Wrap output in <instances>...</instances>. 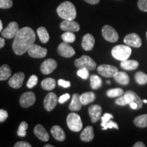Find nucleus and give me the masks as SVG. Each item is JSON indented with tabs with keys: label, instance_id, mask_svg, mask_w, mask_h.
Masks as SVG:
<instances>
[{
	"label": "nucleus",
	"instance_id": "obj_1",
	"mask_svg": "<svg viewBox=\"0 0 147 147\" xmlns=\"http://www.w3.org/2000/svg\"><path fill=\"white\" fill-rule=\"evenodd\" d=\"M36 41V34L32 28L25 27L20 29L14 37L12 49L16 55H22L27 52Z\"/></svg>",
	"mask_w": 147,
	"mask_h": 147
},
{
	"label": "nucleus",
	"instance_id": "obj_2",
	"mask_svg": "<svg viewBox=\"0 0 147 147\" xmlns=\"http://www.w3.org/2000/svg\"><path fill=\"white\" fill-rule=\"evenodd\" d=\"M58 15L63 20H74L76 17V10L70 1H64L57 8Z\"/></svg>",
	"mask_w": 147,
	"mask_h": 147
},
{
	"label": "nucleus",
	"instance_id": "obj_3",
	"mask_svg": "<svg viewBox=\"0 0 147 147\" xmlns=\"http://www.w3.org/2000/svg\"><path fill=\"white\" fill-rule=\"evenodd\" d=\"M131 55V49L127 45H117L112 49L113 57L121 61L128 59Z\"/></svg>",
	"mask_w": 147,
	"mask_h": 147
},
{
	"label": "nucleus",
	"instance_id": "obj_4",
	"mask_svg": "<svg viewBox=\"0 0 147 147\" xmlns=\"http://www.w3.org/2000/svg\"><path fill=\"white\" fill-rule=\"evenodd\" d=\"M67 125L71 131L78 132L82 129V123L80 117L77 113H71L67 115Z\"/></svg>",
	"mask_w": 147,
	"mask_h": 147
},
{
	"label": "nucleus",
	"instance_id": "obj_5",
	"mask_svg": "<svg viewBox=\"0 0 147 147\" xmlns=\"http://www.w3.org/2000/svg\"><path fill=\"white\" fill-rule=\"evenodd\" d=\"M74 64L79 69L87 68L89 71H92L96 68V63L95 61L87 55H82L81 57L75 60Z\"/></svg>",
	"mask_w": 147,
	"mask_h": 147
},
{
	"label": "nucleus",
	"instance_id": "obj_6",
	"mask_svg": "<svg viewBox=\"0 0 147 147\" xmlns=\"http://www.w3.org/2000/svg\"><path fill=\"white\" fill-rule=\"evenodd\" d=\"M102 33L103 37L106 41L110 42H116L118 41L119 34L113 27L110 25H104L102 28Z\"/></svg>",
	"mask_w": 147,
	"mask_h": 147
},
{
	"label": "nucleus",
	"instance_id": "obj_7",
	"mask_svg": "<svg viewBox=\"0 0 147 147\" xmlns=\"http://www.w3.org/2000/svg\"><path fill=\"white\" fill-rule=\"evenodd\" d=\"M19 27H18V23L16 22L12 21L8 24V25L4 29H3L1 32V35L3 38H7V39H11L14 38L17 34L18 31H19Z\"/></svg>",
	"mask_w": 147,
	"mask_h": 147
},
{
	"label": "nucleus",
	"instance_id": "obj_8",
	"mask_svg": "<svg viewBox=\"0 0 147 147\" xmlns=\"http://www.w3.org/2000/svg\"><path fill=\"white\" fill-rule=\"evenodd\" d=\"M118 71V68L116 67L115 66L108 65V64H102L97 67L98 73L102 76L106 77V78L114 77Z\"/></svg>",
	"mask_w": 147,
	"mask_h": 147
},
{
	"label": "nucleus",
	"instance_id": "obj_9",
	"mask_svg": "<svg viewBox=\"0 0 147 147\" xmlns=\"http://www.w3.org/2000/svg\"><path fill=\"white\" fill-rule=\"evenodd\" d=\"M36 102V95L33 92L29 91L23 93L20 98V104L23 108H29L34 105Z\"/></svg>",
	"mask_w": 147,
	"mask_h": 147
},
{
	"label": "nucleus",
	"instance_id": "obj_10",
	"mask_svg": "<svg viewBox=\"0 0 147 147\" xmlns=\"http://www.w3.org/2000/svg\"><path fill=\"white\" fill-rule=\"evenodd\" d=\"M57 52L61 56L65 58H69L75 55V51L69 43L67 42H62L57 48Z\"/></svg>",
	"mask_w": 147,
	"mask_h": 147
},
{
	"label": "nucleus",
	"instance_id": "obj_11",
	"mask_svg": "<svg viewBox=\"0 0 147 147\" xmlns=\"http://www.w3.org/2000/svg\"><path fill=\"white\" fill-rule=\"evenodd\" d=\"M27 53L33 58H43L47 54V49L34 44L29 48Z\"/></svg>",
	"mask_w": 147,
	"mask_h": 147
},
{
	"label": "nucleus",
	"instance_id": "obj_12",
	"mask_svg": "<svg viewBox=\"0 0 147 147\" xmlns=\"http://www.w3.org/2000/svg\"><path fill=\"white\" fill-rule=\"evenodd\" d=\"M58 102L59 100L56 94L55 93H53V92L49 93L45 97V100H44V106H45V109L49 112L52 111L56 107Z\"/></svg>",
	"mask_w": 147,
	"mask_h": 147
},
{
	"label": "nucleus",
	"instance_id": "obj_13",
	"mask_svg": "<svg viewBox=\"0 0 147 147\" xmlns=\"http://www.w3.org/2000/svg\"><path fill=\"white\" fill-rule=\"evenodd\" d=\"M124 42L126 45L130 47L139 48L142 45V40L137 34L132 33L125 37Z\"/></svg>",
	"mask_w": 147,
	"mask_h": 147
},
{
	"label": "nucleus",
	"instance_id": "obj_14",
	"mask_svg": "<svg viewBox=\"0 0 147 147\" xmlns=\"http://www.w3.org/2000/svg\"><path fill=\"white\" fill-rule=\"evenodd\" d=\"M60 28L65 32L74 33L80 30V25L74 20H63L60 24Z\"/></svg>",
	"mask_w": 147,
	"mask_h": 147
},
{
	"label": "nucleus",
	"instance_id": "obj_15",
	"mask_svg": "<svg viewBox=\"0 0 147 147\" xmlns=\"http://www.w3.org/2000/svg\"><path fill=\"white\" fill-rule=\"evenodd\" d=\"M24 79H25V74L23 72L16 73L9 79L8 84L10 87L14 89H19L22 87Z\"/></svg>",
	"mask_w": 147,
	"mask_h": 147
},
{
	"label": "nucleus",
	"instance_id": "obj_16",
	"mask_svg": "<svg viewBox=\"0 0 147 147\" xmlns=\"http://www.w3.org/2000/svg\"><path fill=\"white\" fill-rule=\"evenodd\" d=\"M57 63L53 59H48L42 63L40 70L44 74H49L57 68Z\"/></svg>",
	"mask_w": 147,
	"mask_h": 147
},
{
	"label": "nucleus",
	"instance_id": "obj_17",
	"mask_svg": "<svg viewBox=\"0 0 147 147\" xmlns=\"http://www.w3.org/2000/svg\"><path fill=\"white\" fill-rule=\"evenodd\" d=\"M123 96L127 104H129L131 102H135L136 103L138 106L139 110L142 108L143 100H141L140 97L135 92L132 91H127L124 93Z\"/></svg>",
	"mask_w": 147,
	"mask_h": 147
},
{
	"label": "nucleus",
	"instance_id": "obj_18",
	"mask_svg": "<svg viewBox=\"0 0 147 147\" xmlns=\"http://www.w3.org/2000/svg\"><path fill=\"white\" fill-rule=\"evenodd\" d=\"M102 108L99 105H91L89 108V114L92 123H95L102 118Z\"/></svg>",
	"mask_w": 147,
	"mask_h": 147
},
{
	"label": "nucleus",
	"instance_id": "obj_19",
	"mask_svg": "<svg viewBox=\"0 0 147 147\" xmlns=\"http://www.w3.org/2000/svg\"><path fill=\"white\" fill-rule=\"evenodd\" d=\"M95 45V38L93 35L87 34L83 36L82 40V47L84 51H89L93 49Z\"/></svg>",
	"mask_w": 147,
	"mask_h": 147
},
{
	"label": "nucleus",
	"instance_id": "obj_20",
	"mask_svg": "<svg viewBox=\"0 0 147 147\" xmlns=\"http://www.w3.org/2000/svg\"><path fill=\"white\" fill-rule=\"evenodd\" d=\"M34 134L42 141L47 142L49 140V135L42 125H37L34 128Z\"/></svg>",
	"mask_w": 147,
	"mask_h": 147
},
{
	"label": "nucleus",
	"instance_id": "obj_21",
	"mask_svg": "<svg viewBox=\"0 0 147 147\" xmlns=\"http://www.w3.org/2000/svg\"><path fill=\"white\" fill-rule=\"evenodd\" d=\"M51 134L59 142H63L65 139V134L63 129L59 125H55L51 128Z\"/></svg>",
	"mask_w": 147,
	"mask_h": 147
},
{
	"label": "nucleus",
	"instance_id": "obj_22",
	"mask_svg": "<svg viewBox=\"0 0 147 147\" xmlns=\"http://www.w3.org/2000/svg\"><path fill=\"white\" fill-rule=\"evenodd\" d=\"M93 138H94V132H93V127L91 126L86 127L80 134V139L85 142L91 141Z\"/></svg>",
	"mask_w": 147,
	"mask_h": 147
},
{
	"label": "nucleus",
	"instance_id": "obj_23",
	"mask_svg": "<svg viewBox=\"0 0 147 147\" xmlns=\"http://www.w3.org/2000/svg\"><path fill=\"white\" fill-rule=\"evenodd\" d=\"M82 103L80 100V95L74 93L72 96V100L69 106V110L71 111H78L82 108Z\"/></svg>",
	"mask_w": 147,
	"mask_h": 147
},
{
	"label": "nucleus",
	"instance_id": "obj_24",
	"mask_svg": "<svg viewBox=\"0 0 147 147\" xmlns=\"http://www.w3.org/2000/svg\"><path fill=\"white\" fill-rule=\"evenodd\" d=\"M113 78L118 83L122 84V85H127L129 82V77L127 74L123 72V71H118Z\"/></svg>",
	"mask_w": 147,
	"mask_h": 147
},
{
	"label": "nucleus",
	"instance_id": "obj_25",
	"mask_svg": "<svg viewBox=\"0 0 147 147\" xmlns=\"http://www.w3.org/2000/svg\"><path fill=\"white\" fill-rule=\"evenodd\" d=\"M139 63L135 60H125L121 61V67L125 70H134L138 67Z\"/></svg>",
	"mask_w": 147,
	"mask_h": 147
},
{
	"label": "nucleus",
	"instance_id": "obj_26",
	"mask_svg": "<svg viewBox=\"0 0 147 147\" xmlns=\"http://www.w3.org/2000/svg\"><path fill=\"white\" fill-rule=\"evenodd\" d=\"M80 100L82 105H87L94 102L95 100V94L93 92H87L80 95Z\"/></svg>",
	"mask_w": 147,
	"mask_h": 147
},
{
	"label": "nucleus",
	"instance_id": "obj_27",
	"mask_svg": "<svg viewBox=\"0 0 147 147\" xmlns=\"http://www.w3.org/2000/svg\"><path fill=\"white\" fill-rule=\"evenodd\" d=\"M12 71L10 66L6 64L1 65L0 67V81L6 80L10 78Z\"/></svg>",
	"mask_w": 147,
	"mask_h": 147
},
{
	"label": "nucleus",
	"instance_id": "obj_28",
	"mask_svg": "<svg viewBox=\"0 0 147 147\" xmlns=\"http://www.w3.org/2000/svg\"><path fill=\"white\" fill-rule=\"evenodd\" d=\"M42 88L43 89L47 90V91H51L55 89L56 86V81L55 79L51 78H47L44 79L41 82Z\"/></svg>",
	"mask_w": 147,
	"mask_h": 147
},
{
	"label": "nucleus",
	"instance_id": "obj_29",
	"mask_svg": "<svg viewBox=\"0 0 147 147\" xmlns=\"http://www.w3.org/2000/svg\"><path fill=\"white\" fill-rule=\"evenodd\" d=\"M37 34H38V36L39 37L40 41H41L42 43L45 44L49 42V34L48 33L47 29L44 27H40L37 30Z\"/></svg>",
	"mask_w": 147,
	"mask_h": 147
},
{
	"label": "nucleus",
	"instance_id": "obj_30",
	"mask_svg": "<svg viewBox=\"0 0 147 147\" xmlns=\"http://www.w3.org/2000/svg\"><path fill=\"white\" fill-rule=\"evenodd\" d=\"M134 124L140 128H144L147 127V114L140 115L136 117L134 120Z\"/></svg>",
	"mask_w": 147,
	"mask_h": 147
},
{
	"label": "nucleus",
	"instance_id": "obj_31",
	"mask_svg": "<svg viewBox=\"0 0 147 147\" xmlns=\"http://www.w3.org/2000/svg\"><path fill=\"white\" fill-rule=\"evenodd\" d=\"M91 87L93 89H98L102 86V80L97 75H92L90 77Z\"/></svg>",
	"mask_w": 147,
	"mask_h": 147
},
{
	"label": "nucleus",
	"instance_id": "obj_32",
	"mask_svg": "<svg viewBox=\"0 0 147 147\" xmlns=\"http://www.w3.org/2000/svg\"><path fill=\"white\" fill-rule=\"evenodd\" d=\"M135 80L140 85H144L147 83V74L142 71H138L135 75Z\"/></svg>",
	"mask_w": 147,
	"mask_h": 147
},
{
	"label": "nucleus",
	"instance_id": "obj_33",
	"mask_svg": "<svg viewBox=\"0 0 147 147\" xmlns=\"http://www.w3.org/2000/svg\"><path fill=\"white\" fill-rule=\"evenodd\" d=\"M124 94L123 90L121 88H115V89H109L106 92V95L109 97H120Z\"/></svg>",
	"mask_w": 147,
	"mask_h": 147
},
{
	"label": "nucleus",
	"instance_id": "obj_34",
	"mask_svg": "<svg viewBox=\"0 0 147 147\" xmlns=\"http://www.w3.org/2000/svg\"><path fill=\"white\" fill-rule=\"evenodd\" d=\"M61 38L63 42H67V43H72L76 40V36L74 34V32H65L62 34Z\"/></svg>",
	"mask_w": 147,
	"mask_h": 147
},
{
	"label": "nucleus",
	"instance_id": "obj_35",
	"mask_svg": "<svg viewBox=\"0 0 147 147\" xmlns=\"http://www.w3.org/2000/svg\"><path fill=\"white\" fill-rule=\"evenodd\" d=\"M28 128V124L25 121H23L21 123L19 127H18L17 134L20 137H25L27 134V129Z\"/></svg>",
	"mask_w": 147,
	"mask_h": 147
},
{
	"label": "nucleus",
	"instance_id": "obj_36",
	"mask_svg": "<svg viewBox=\"0 0 147 147\" xmlns=\"http://www.w3.org/2000/svg\"><path fill=\"white\" fill-rule=\"evenodd\" d=\"M101 125L102 127L103 130H106L107 129H119V125L117 124V123L114 122L113 121H108V122L106 123H101Z\"/></svg>",
	"mask_w": 147,
	"mask_h": 147
},
{
	"label": "nucleus",
	"instance_id": "obj_37",
	"mask_svg": "<svg viewBox=\"0 0 147 147\" xmlns=\"http://www.w3.org/2000/svg\"><path fill=\"white\" fill-rule=\"evenodd\" d=\"M89 69L87 68H80L77 71V75L84 80H87L89 77Z\"/></svg>",
	"mask_w": 147,
	"mask_h": 147
},
{
	"label": "nucleus",
	"instance_id": "obj_38",
	"mask_svg": "<svg viewBox=\"0 0 147 147\" xmlns=\"http://www.w3.org/2000/svg\"><path fill=\"white\" fill-rule=\"evenodd\" d=\"M38 78L36 75H32L30 78H29L28 81H27V87L29 88V89H32V88H34L35 86L36 85L37 83H38Z\"/></svg>",
	"mask_w": 147,
	"mask_h": 147
},
{
	"label": "nucleus",
	"instance_id": "obj_39",
	"mask_svg": "<svg viewBox=\"0 0 147 147\" xmlns=\"http://www.w3.org/2000/svg\"><path fill=\"white\" fill-rule=\"evenodd\" d=\"M13 5L12 0H0V8L8 9Z\"/></svg>",
	"mask_w": 147,
	"mask_h": 147
},
{
	"label": "nucleus",
	"instance_id": "obj_40",
	"mask_svg": "<svg viewBox=\"0 0 147 147\" xmlns=\"http://www.w3.org/2000/svg\"><path fill=\"white\" fill-rule=\"evenodd\" d=\"M138 6L143 12H147V0H138Z\"/></svg>",
	"mask_w": 147,
	"mask_h": 147
},
{
	"label": "nucleus",
	"instance_id": "obj_41",
	"mask_svg": "<svg viewBox=\"0 0 147 147\" xmlns=\"http://www.w3.org/2000/svg\"><path fill=\"white\" fill-rule=\"evenodd\" d=\"M8 117V112L6 110L1 109L0 110V123H2L6 120Z\"/></svg>",
	"mask_w": 147,
	"mask_h": 147
},
{
	"label": "nucleus",
	"instance_id": "obj_42",
	"mask_svg": "<svg viewBox=\"0 0 147 147\" xmlns=\"http://www.w3.org/2000/svg\"><path fill=\"white\" fill-rule=\"evenodd\" d=\"M115 103L117 104V105H119V106H125L127 105V102L125 100V97L123 95H121V96L119 97L118 99H117V100H115Z\"/></svg>",
	"mask_w": 147,
	"mask_h": 147
},
{
	"label": "nucleus",
	"instance_id": "obj_43",
	"mask_svg": "<svg viewBox=\"0 0 147 147\" xmlns=\"http://www.w3.org/2000/svg\"><path fill=\"white\" fill-rule=\"evenodd\" d=\"M70 98V95H69V93H65V94H63L61 95L59 98V102L60 104H63L65 102H67V100Z\"/></svg>",
	"mask_w": 147,
	"mask_h": 147
},
{
	"label": "nucleus",
	"instance_id": "obj_44",
	"mask_svg": "<svg viewBox=\"0 0 147 147\" xmlns=\"http://www.w3.org/2000/svg\"><path fill=\"white\" fill-rule=\"evenodd\" d=\"M58 84L59 86H61L64 88H68L70 87V82L67 81V80H64L63 79H59L58 81Z\"/></svg>",
	"mask_w": 147,
	"mask_h": 147
},
{
	"label": "nucleus",
	"instance_id": "obj_45",
	"mask_svg": "<svg viewBox=\"0 0 147 147\" xmlns=\"http://www.w3.org/2000/svg\"><path fill=\"white\" fill-rule=\"evenodd\" d=\"M113 115H111V114L109 113H106L103 115V117H102V123H106L108 122V121H110L111 119H113Z\"/></svg>",
	"mask_w": 147,
	"mask_h": 147
},
{
	"label": "nucleus",
	"instance_id": "obj_46",
	"mask_svg": "<svg viewBox=\"0 0 147 147\" xmlns=\"http://www.w3.org/2000/svg\"><path fill=\"white\" fill-rule=\"evenodd\" d=\"M14 147H32V145L27 142L20 141V142H16V144H14Z\"/></svg>",
	"mask_w": 147,
	"mask_h": 147
},
{
	"label": "nucleus",
	"instance_id": "obj_47",
	"mask_svg": "<svg viewBox=\"0 0 147 147\" xmlns=\"http://www.w3.org/2000/svg\"><path fill=\"white\" fill-rule=\"evenodd\" d=\"M84 1H85L86 2L90 3V4L95 5L100 2V0H84Z\"/></svg>",
	"mask_w": 147,
	"mask_h": 147
},
{
	"label": "nucleus",
	"instance_id": "obj_48",
	"mask_svg": "<svg viewBox=\"0 0 147 147\" xmlns=\"http://www.w3.org/2000/svg\"><path fill=\"white\" fill-rule=\"evenodd\" d=\"M129 105L130 106V107H131V108H132V109L134 110H139V108H138V104H136V103L135 102H131L130 103Z\"/></svg>",
	"mask_w": 147,
	"mask_h": 147
},
{
	"label": "nucleus",
	"instance_id": "obj_49",
	"mask_svg": "<svg viewBox=\"0 0 147 147\" xmlns=\"http://www.w3.org/2000/svg\"><path fill=\"white\" fill-rule=\"evenodd\" d=\"M133 146L134 147H145L146 146V145L142 142H137L136 144H134Z\"/></svg>",
	"mask_w": 147,
	"mask_h": 147
},
{
	"label": "nucleus",
	"instance_id": "obj_50",
	"mask_svg": "<svg viewBox=\"0 0 147 147\" xmlns=\"http://www.w3.org/2000/svg\"><path fill=\"white\" fill-rule=\"evenodd\" d=\"M5 45V40L3 38H0V49L3 48Z\"/></svg>",
	"mask_w": 147,
	"mask_h": 147
},
{
	"label": "nucleus",
	"instance_id": "obj_51",
	"mask_svg": "<svg viewBox=\"0 0 147 147\" xmlns=\"http://www.w3.org/2000/svg\"><path fill=\"white\" fill-rule=\"evenodd\" d=\"M3 30V25H2V22H1V19H0V32H2Z\"/></svg>",
	"mask_w": 147,
	"mask_h": 147
},
{
	"label": "nucleus",
	"instance_id": "obj_52",
	"mask_svg": "<svg viewBox=\"0 0 147 147\" xmlns=\"http://www.w3.org/2000/svg\"><path fill=\"white\" fill-rule=\"evenodd\" d=\"M45 147H53V146L51 144H47V145H45Z\"/></svg>",
	"mask_w": 147,
	"mask_h": 147
},
{
	"label": "nucleus",
	"instance_id": "obj_53",
	"mask_svg": "<svg viewBox=\"0 0 147 147\" xmlns=\"http://www.w3.org/2000/svg\"><path fill=\"white\" fill-rule=\"evenodd\" d=\"M143 102L145 103V104H146V103H147V100H143Z\"/></svg>",
	"mask_w": 147,
	"mask_h": 147
},
{
	"label": "nucleus",
	"instance_id": "obj_54",
	"mask_svg": "<svg viewBox=\"0 0 147 147\" xmlns=\"http://www.w3.org/2000/svg\"><path fill=\"white\" fill-rule=\"evenodd\" d=\"M106 82H107L108 84H110V81H109V80H108V81H107Z\"/></svg>",
	"mask_w": 147,
	"mask_h": 147
},
{
	"label": "nucleus",
	"instance_id": "obj_55",
	"mask_svg": "<svg viewBox=\"0 0 147 147\" xmlns=\"http://www.w3.org/2000/svg\"><path fill=\"white\" fill-rule=\"evenodd\" d=\"M146 38H147V32H146Z\"/></svg>",
	"mask_w": 147,
	"mask_h": 147
}]
</instances>
